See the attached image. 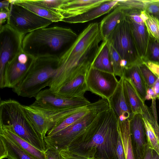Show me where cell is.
I'll use <instances>...</instances> for the list:
<instances>
[{
  "label": "cell",
  "mask_w": 159,
  "mask_h": 159,
  "mask_svg": "<svg viewBox=\"0 0 159 159\" xmlns=\"http://www.w3.org/2000/svg\"><path fill=\"white\" fill-rule=\"evenodd\" d=\"M65 0H35L39 4L59 12Z\"/></svg>",
  "instance_id": "d590c367"
},
{
  "label": "cell",
  "mask_w": 159,
  "mask_h": 159,
  "mask_svg": "<svg viewBox=\"0 0 159 159\" xmlns=\"http://www.w3.org/2000/svg\"><path fill=\"white\" fill-rule=\"evenodd\" d=\"M24 36L12 28L8 24L0 26V87L3 81L6 64L23 51L22 42Z\"/></svg>",
  "instance_id": "30bf717a"
},
{
  "label": "cell",
  "mask_w": 159,
  "mask_h": 159,
  "mask_svg": "<svg viewBox=\"0 0 159 159\" xmlns=\"http://www.w3.org/2000/svg\"><path fill=\"white\" fill-rule=\"evenodd\" d=\"M0 135L8 138L36 159H46L44 152L18 136L11 125L0 124Z\"/></svg>",
  "instance_id": "d6986e66"
},
{
  "label": "cell",
  "mask_w": 159,
  "mask_h": 159,
  "mask_svg": "<svg viewBox=\"0 0 159 159\" xmlns=\"http://www.w3.org/2000/svg\"><path fill=\"white\" fill-rule=\"evenodd\" d=\"M44 153L46 159H61L60 152L53 148H47Z\"/></svg>",
  "instance_id": "8d00e7d4"
},
{
  "label": "cell",
  "mask_w": 159,
  "mask_h": 159,
  "mask_svg": "<svg viewBox=\"0 0 159 159\" xmlns=\"http://www.w3.org/2000/svg\"><path fill=\"white\" fill-rule=\"evenodd\" d=\"M148 0H118V5L124 9L144 11Z\"/></svg>",
  "instance_id": "1f68e13d"
},
{
  "label": "cell",
  "mask_w": 159,
  "mask_h": 159,
  "mask_svg": "<svg viewBox=\"0 0 159 159\" xmlns=\"http://www.w3.org/2000/svg\"><path fill=\"white\" fill-rule=\"evenodd\" d=\"M129 120L128 119L120 121L118 120V131L122 141L125 159H135L131 141Z\"/></svg>",
  "instance_id": "484cf974"
},
{
  "label": "cell",
  "mask_w": 159,
  "mask_h": 159,
  "mask_svg": "<svg viewBox=\"0 0 159 159\" xmlns=\"http://www.w3.org/2000/svg\"><path fill=\"white\" fill-rule=\"evenodd\" d=\"M158 98V99H159V96H158V98Z\"/></svg>",
  "instance_id": "c3c4849f"
},
{
  "label": "cell",
  "mask_w": 159,
  "mask_h": 159,
  "mask_svg": "<svg viewBox=\"0 0 159 159\" xmlns=\"http://www.w3.org/2000/svg\"><path fill=\"white\" fill-rule=\"evenodd\" d=\"M35 98L34 103L52 109H66L84 106L91 103L84 97L69 98L58 96L49 89L42 90Z\"/></svg>",
  "instance_id": "5bb4252c"
},
{
  "label": "cell",
  "mask_w": 159,
  "mask_h": 159,
  "mask_svg": "<svg viewBox=\"0 0 159 159\" xmlns=\"http://www.w3.org/2000/svg\"><path fill=\"white\" fill-rule=\"evenodd\" d=\"M144 11L159 20V0H148Z\"/></svg>",
  "instance_id": "e575fe53"
},
{
  "label": "cell",
  "mask_w": 159,
  "mask_h": 159,
  "mask_svg": "<svg viewBox=\"0 0 159 159\" xmlns=\"http://www.w3.org/2000/svg\"><path fill=\"white\" fill-rule=\"evenodd\" d=\"M10 0H4L0 2V11L10 12Z\"/></svg>",
  "instance_id": "7bdbcfd3"
},
{
  "label": "cell",
  "mask_w": 159,
  "mask_h": 159,
  "mask_svg": "<svg viewBox=\"0 0 159 159\" xmlns=\"http://www.w3.org/2000/svg\"><path fill=\"white\" fill-rule=\"evenodd\" d=\"M143 62L155 74L159 77V65L149 61Z\"/></svg>",
  "instance_id": "ab89813d"
},
{
  "label": "cell",
  "mask_w": 159,
  "mask_h": 159,
  "mask_svg": "<svg viewBox=\"0 0 159 159\" xmlns=\"http://www.w3.org/2000/svg\"><path fill=\"white\" fill-rule=\"evenodd\" d=\"M142 76L147 87H152L158 77L143 61L139 65Z\"/></svg>",
  "instance_id": "d6a6232c"
},
{
  "label": "cell",
  "mask_w": 159,
  "mask_h": 159,
  "mask_svg": "<svg viewBox=\"0 0 159 159\" xmlns=\"http://www.w3.org/2000/svg\"><path fill=\"white\" fill-rule=\"evenodd\" d=\"M124 9L129 21L139 55L143 61L145 55L149 35L142 15L143 11Z\"/></svg>",
  "instance_id": "4fadbf2b"
},
{
  "label": "cell",
  "mask_w": 159,
  "mask_h": 159,
  "mask_svg": "<svg viewBox=\"0 0 159 159\" xmlns=\"http://www.w3.org/2000/svg\"><path fill=\"white\" fill-rule=\"evenodd\" d=\"M13 2L53 22L62 21L64 19L60 12L40 4L35 0H15Z\"/></svg>",
  "instance_id": "44dd1931"
},
{
  "label": "cell",
  "mask_w": 159,
  "mask_h": 159,
  "mask_svg": "<svg viewBox=\"0 0 159 159\" xmlns=\"http://www.w3.org/2000/svg\"><path fill=\"white\" fill-rule=\"evenodd\" d=\"M8 152L5 144L2 139L0 138V159L7 158Z\"/></svg>",
  "instance_id": "f35d334b"
},
{
  "label": "cell",
  "mask_w": 159,
  "mask_h": 159,
  "mask_svg": "<svg viewBox=\"0 0 159 159\" xmlns=\"http://www.w3.org/2000/svg\"><path fill=\"white\" fill-rule=\"evenodd\" d=\"M154 91L155 97L157 98L159 96V77L152 86Z\"/></svg>",
  "instance_id": "f6af8a7d"
},
{
  "label": "cell",
  "mask_w": 159,
  "mask_h": 159,
  "mask_svg": "<svg viewBox=\"0 0 159 159\" xmlns=\"http://www.w3.org/2000/svg\"><path fill=\"white\" fill-rule=\"evenodd\" d=\"M110 60L113 68L114 74L120 77H123L125 68L127 66L126 63L123 61L111 44L107 42Z\"/></svg>",
  "instance_id": "83f0119b"
},
{
  "label": "cell",
  "mask_w": 159,
  "mask_h": 159,
  "mask_svg": "<svg viewBox=\"0 0 159 159\" xmlns=\"http://www.w3.org/2000/svg\"><path fill=\"white\" fill-rule=\"evenodd\" d=\"M142 15L149 36L159 40V20L145 11Z\"/></svg>",
  "instance_id": "f546056e"
},
{
  "label": "cell",
  "mask_w": 159,
  "mask_h": 159,
  "mask_svg": "<svg viewBox=\"0 0 159 159\" xmlns=\"http://www.w3.org/2000/svg\"><path fill=\"white\" fill-rule=\"evenodd\" d=\"M35 58L23 50L9 61L5 67L1 89H13L19 84L27 75Z\"/></svg>",
  "instance_id": "8fae6325"
},
{
  "label": "cell",
  "mask_w": 159,
  "mask_h": 159,
  "mask_svg": "<svg viewBox=\"0 0 159 159\" xmlns=\"http://www.w3.org/2000/svg\"><path fill=\"white\" fill-rule=\"evenodd\" d=\"M143 62L149 61L159 65V40L149 36Z\"/></svg>",
  "instance_id": "f1b7e54d"
},
{
  "label": "cell",
  "mask_w": 159,
  "mask_h": 159,
  "mask_svg": "<svg viewBox=\"0 0 159 159\" xmlns=\"http://www.w3.org/2000/svg\"><path fill=\"white\" fill-rule=\"evenodd\" d=\"M118 0H108L99 6L81 15L64 18L62 21L70 24L84 23L94 20L110 12L118 6Z\"/></svg>",
  "instance_id": "ffe728a7"
},
{
  "label": "cell",
  "mask_w": 159,
  "mask_h": 159,
  "mask_svg": "<svg viewBox=\"0 0 159 159\" xmlns=\"http://www.w3.org/2000/svg\"><path fill=\"white\" fill-rule=\"evenodd\" d=\"M9 14L7 23L20 34L25 36L36 30L48 27L53 22L40 16L10 0Z\"/></svg>",
  "instance_id": "9c48e42d"
},
{
  "label": "cell",
  "mask_w": 159,
  "mask_h": 159,
  "mask_svg": "<svg viewBox=\"0 0 159 159\" xmlns=\"http://www.w3.org/2000/svg\"><path fill=\"white\" fill-rule=\"evenodd\" d=\"M8 159H11L9 158H8Z\"/></svg>",
  "instance_id": "681fc988"
},
{
  "label": "cell",
  "mask_w": 159,
  "mask_h": 159,
  "mask_svg": "<svg viewBox=\"0 0 159 159\" xmlns=\"http://www.w3.org/2000/svg\"><path fill=\"white\" fill-rule=\"evenodd\" d=\"M60 154L61 159H82L81 157H77L75 154L68 153L63 150L60 151Z\"/></svg>",
  "instance_id": "60d3db41"
},
{
  "label": "cell",
  "mask_w": 159,
  "mask_h": 159,
  "mask_svg": "<svg viewBox=\"0 0 159 159\" xmlns=\"http://www.w3.org/2000/svg\"><path fill=\"white\" fill-rule=\"evenodd\" d=\"M151 159H159V155L154 150L152 149Z\"/></svg>",
  "instance_id": "7dc6e473"
},
{
  "label": "cell",
  "mask_w": 159,
  "mask_h": 159,
  "mask_svg": "<svg viewBox=\"0 0 159 159\" xmlns=\"http://www.w3.org/2000/svg\"><path fill=\"white\" fill-rule=\"evenodd\" d=\"M118 120L110 108L100 113L84 134L89 139L79 147L85 151L95 149L101 159H118Z\"/></svg>",
  "instance_id": "3957f363"
},
{
  "label": "cell",
  "mask_w": 159,
  "mask_h": 159,
  "mask_svg": "<svg viewBox=\"0 0 159 159\" xmlns=\"http://www.w3.org/2000/svg\"><path fill=\"white\" fill-rule=\"evenodd\" d=\"M78 35L70 28L59 26L45 27L26 34L23 50L34 58L54 57L59 58Z\"/></svg>",
  "instance_id": "7a4b0ae2"
},
{
  "label": "cell",
  "mask_w": 159,
  "mask_h": 159,
  "mask_svg": "<svg viewBox=\"0 0 159 159\" xmlns=\"http://www.w3.org/2000/svg\"><path fill=\"white\" fill-rule=\"evenodd\" d=\"M102 39L99 23L89 24L80 34L59 58L58 67L49 88L56 93L78 75L87 72L91 67Z\"/></svg>",
  "instance_id": "6da1fadb"
},
{
  "label": "cell",
  "mask_w": 159,
  "mask_h": 159,
  "mask_svg": "<svg viewBox=\"0 0 159 159\" xmlns=\"http://www.w3.org/2000/svg\"><path fill=\"white\" fill-rule=\"evenodd\" d=\"M139 65L135 64L126 67L122 77L131 83L142 100L145 102L147 86L142 76Z\"/></svg>",
  "instance_id": "7402d4cb"
},
{
  "label": "cell",
  "mask_w": 159,
  "mask_h": 159,
  "mask_svg": "<svg viewBox=\"0 0 159 159\" xmlns=\"http://www.w3.org/2000/svg\"><path fill=\"white\" fill-rule=\"evenodd\" d=\"M18 101L1 100L0 124L11 125L16 133L40 151L47 148L44 139L37 131Z\"/></svg>",
  "instance_id": "277c9868"
},
{
  "label": "cell",
  "mask_w": 159,
  "mask_h": 159,
  "mask_svg": "<svg viewBox=\"0 0 159 159\" xmlns=\"http://www.w3.org/2000/svg\"><path fill=\"white\" fill-rule=\"evenodd\" d=\"M116 153L118 159H125L123 144L119 133L117 139Z\"/></svg>",
  "instance_id": "74e56055"
},
{
  "label": "cell",
  "mask_w": 159,
  "mask_h": 159,
  "mask_svg": "<svg viewBox=\"0 0 159 159\" xmlns=\"http://www.w3.org/2000/svg\"><path fill=\"white\" fill-rule=\"evenodd\" d=\"M109 109L108 106L94 110L64 129L51 136H46L44 140L47 148L59 152L64 149L77 138L83 135L100 113Z\"/></svg>",
  "instance_id": "ba28073f"
},
{
  "label": "cell",
  "mask_w": 159,
  "mask_h": 159,
  "mask_svg": "<svg viewBox=\"0 0 159 159\" xmlns=\"http://www.w3.org/2000/svg\"><path fill=\"white\" fill-rule=\"evenodd\" d=\"M87 72L78 75L54 93L58 96L69 98L84 97L85 93L88 91L86 80Z\"/></svg>",
  "instance_id": "ac0fdd59"
},
{
  "label": "cell",
  "mask_w": 159,
  "mask_h": 159,
  "mask_svg": "<svg viewBox=\"0 0 159 159\" xmlns=\"http://www.w3.org/2000/svg\"><path fill=\"white\" fill-rule=\"evenodd\" d=\"M88 105L62 109L43 107L34 102L29 105L21 106L37 131L44 139L48 132L63 119L85 108Z\"/></svg>",
  "instance_id": "8992f818"
},
{
  "label": "cell",
  "mask_w": 159,
  "mask_h": 159,
  "mask_svg": "<svg viewBox=\"0 0 159 159\" xmlns=\"http://www.w3.org/2000/svg\"><path fill=\"white\" fill-rule=\"evenodd\" d=\"M151 99L152 100H155L156 99L155 97V93L152 87H147L146 100Z\"/></svg>",
  "instance_id": "ee69618b"
},
{
  "label": "cell",
  "mask_w": 159,
  "mask_h": 159,
  "mask_svg": "<svg viewBox=\"0 0 159 159\" xmlns=\"http://www.w3.org/2000/svg\"><path fill=\"white\" fill-rule=\"evenodd\" d=\"M142 114L147 119L152 127L159 145V125L157 120L155 119L150 109L145 104L143 107Z\"/></svg>",
  "instance_id": "836d02e7"
},
{
  "label": "cell",
  "mask_w": 159,
  "mask_h": 159,
  "mask_svg": "<svg viewBox=\"0 0 159 159\" xmlns=\"http://www.w3.org/2000/svg\"><path fill=\"white\" fill-rule=\"evenodd\" d=\"M123 80V77L120 78L116 89L108 100L110 108L113 111L117 119L120 121L129 120L134 114L125 97Z\"/></svg>",
  "instance_id": "2e32d148"
},
{
  "label": "cell",
  "mask_w": 159,
  "mask_h": 159,
  "mask_svg": "<svg viewBox=\"0 0 159 159\" xmlns=\"http://www.w3.org/2000/svg\"><path fill=\"white\" fill-rule=\"evenodd\" d=\"M107 41L126 63L127 67L143 62L139 55L126 15L109 35Z\"/></svg>",
  "instance_id": "52a82bcc"
},
{
  "label": "cell",
  "mask_w": 159,
  "mask_h": 159,
  "mask_svg": "<svg viewBox=\"0 0 159 159\" xmlns=\"http://www.w3.org/2000/svg\"><path fill=\"white\" fill-rule=\"evenodd\" d=\"M129 122L135 159H143L148 144L142 114H134Z\"/></svg>",
  "instance_id": "9a60e30c"
},
{
  "label": "cell",
  "mask_w": 159,
  "mask_h": 159,
  "mask_svg": "<svg viewBox=\"0 0 159 159\" xmlns=\"http://www.w3.org/2000/svg\"><path fill=\"white\" fill-rule=\"evenodd\" d=\"M152 156V149L148 146L146 150L143 159H151Z\"/></svg>",
  "instance_id": "bcb514c9"
},
{
  "label": "cell",
  "mask_w": 159,
  "mask_h": 159,
  "mask_svg": "<svg viewBox=\"0 0 159 159\" xmlns=\"http://www.w3.org/2000/svg\"><path fill=\"white\" fill-rule=\"evenodd\" d=\"M8 152L7 158L11 159H36L8 138L0 135Z\"/></svg>",
  "instance_id": "4316f807"
},
{
  "label": "cell",
  "mask_w": 159,
  "mask_h": 159,
  "mask_svg": "<svg viewBox=\"0 0 159 159\" xmlns=\"http://www.w3.org/2000/svg\"><path fill=\"white\" fill-rule=\"evenodd\" d=\"M88 90L108 100L116 89L119 82L116 76L90 67L87 73Z\"/></svg>",
  "instance_id": "7c38bea8"
},
{
  "label": "cell",
  "mask_w": 159,
  "mask_h": 159,
  "mask_svg": "<svg viewBox=\"0 0 159 159\" xmlns=\"http://www.w3.org/2000/svg\"><path fill=\"white\" fill-rule=\"evenodd\" d=\"M108 0H65L59 12L64 18L76 16L100 6Z\"/></svg>",
  "instance_id": "e0dca14e"
},
{
  "label": "cell",
  "mask_w": 159,
  "mask_h": 159,
  "mask_svg": "<svg viewBox=\"0 0 159 159\" xmlns=\"http://www.w3.org/2000/svg\"><path fill=\"white\" fill-rule=\"evenodd\" d=\"M91 67L102 71L114 74L107 40L102 41L99 45Z\"/></svg>",
  "instance_id": "cb8c5ba5"
},
{
  "label": "cell",
  "mask_w": 159,
  "mask_h": 159,
  "mask_svg": "<svg viewBox=\"0 0 159 159\" xmlns=\"http://www.w3.org/2000/svg\"><path fill=\"white\" fill-rule=\"evenodd\" d=\"M59 61V58L54 57L36 58L24 79L13 91L19 96L35 98L48 86L58 69Z\"/></svg>",
  "instance_id": "5b68a950"
},
{
  "label": "cell",
  "mask_w": 159,
  "mask_h": 159,
  "mask_svg": "<svg viewBox=\"0 0 159 159\" xmlns=\"http://www.w3.org/2000/svg\"><path fill=\"white\" fill-rule=\"evenodd\" d=\"M123 89L125 99L133 114H142L145 102L142 100L131 83L124 78Z\"/></svg>",
  "instance_id": "d4e9b609"
},
{
  "label": "cell",
  "mask_w": 159,
  "mask_h": 159,
  "mask_svg": "<svg viewBox=\"0 0 159 159\" xmlns=\"http://www.w3.org/2000/svg\"><path fill=\"white\" fill-rule=\"evenodd\" d=\"M9 12L4 11H0V26L4 25L6 22L7 23L9 17Z\"/></svg>",
  "instance_id": "b9f144b4"
},
{
  "label": "cell",
  "mask_w": 159,
  "mask_h": 159,
  "mask_svg": "<svg viewBox=\"0 0 159 159\" xmlns=\"http://www.w3.org/2000/svg\"><path fill=\"white\" fill-rule=\"evenodd\" d=\"M125 16L126 14L123 8L118 5L102 20L99 22V28L102 41L107 40L118 24Z\"/></svg>",
  "instance_id": "603a6c76"
},
{
  "label": "cell",
  "mask_w": 159,
  "mask_h": 159,
  "mask_svg": "<svg viewBox=\"0 0 159 159\" xmlns=\"http://www.w3.org/2000/svg\"><path fill=\"white\" fill-rule=\"evenodd\" d=\"M142 116L148 146L159 155V145L153 129L147 119Z\"/></svg>",
  "instance_id": "4dcf8cb0"
}]
</instances>
